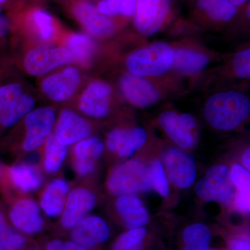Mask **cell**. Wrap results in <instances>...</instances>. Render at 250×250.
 <instances>
[{
	"label": "cell",
	"mask_w": 250,
	"mask_h": 250,
	"mask_svg": "<svg viewBox=\"0 0 250 250\" xmlns=\"http://www.w3.org/2000/svg\"><path fill=\"white\" fill-rule=\"evenodd\" d=\"M250 111V101L246 95L229 91L212 96L206 104L204 114L213 127L230 131L246 121Z\"/></svg>",
	"instance_id": "1"
},
{
	"label": "cell",
	"mask_w": 250,
	"mask_h": 250,
	"mask_svg": "<svg viewBox=\"0 0 250 250\" xmlns=\"http://www.w3.org/2000/svg\"><path fill=\"white\" fill-rule=\"evenodd\" d=\"M173 54V50L167 44L156 42L129 55L126 65L136 76H159L172 66Z\"/></svg>",
	"instance_id": "2"
},
{
	"label": "cell",
	"mask_w": 250,
	"mask_h": 250,
	"mask_svg": "<svg viewBox=\"0 0 250 250\" xmlns=\"http://www.w3.org/2000/svg\"><path fill=\"white\" fill-rule=\"evenodd\" d=\"M107 188L112 194L119 196L147 191L151 188L149 170L138 159L127 161L113 169Z\"/></svg>",
	"instance_id": "3"
},
{
	"label": "cell",
	"mask_w": 250,
	"mask_h": 250,
	"mask_svg": "<svg viewBox=\"0 0 250 250\" xmlns=\"http://www.w3.org/2000/svg\"><path fill=\"white\" fill-rule=\"evenodd\" d=\"M197 196L207 202L229 204L234 197V189L227 166H211L200 179L195 189Z\"/></svg>",
	"instance_id": "4"
},
{
	"label": "cell",
	"mask_w": 250,
	"mask_h": 250,
	"mask_svg": "<svg viewBox=\"0 0 250 250\" xmlns=\"http://www.w3.org/2000/svg\"><path fill=\"white\" fill-rule=\"evenodd\" d=\"M34 101L23 92L21 85L9 83L0 87V125L9 127L33 109Z\"/></svg>",
	"instance_id": "5"
},
{
	"label": "cell",
	"mask_w": 250,
	"mask_h": 250,
	"mask_svg": "<svg viewBox=\"0 0 250 250\" xmlns=\"http://www.w3.org/2000/svg\"><path fill=\"white\" fill-rule=\"evenodd\" d=\"M72 61L71 52L67 47L42 45L28 52L24 65L29 75L40 77Z\"/></svg>",
	"instance_id": "6"
},
{
	"label": "cell",
	"mask_w": 250,
	"mask_h": 250,
	"mask_svg": "<svg viewBox=\"0 0 250 250\" xmlns=\"http://www.w3.org/2000/svg\"><path fill=\"white\" fill-rule=\"evenodd\" d=\"M134 25L141 34L150 36L160 29L170 12L171 0H136Z\"/></svg>",
	"instance_id": "7"
},
{
	"label": "cell",
	"mask_w": 250,
	"mask_h": 250,
	"mask_svg": "<svg viewBox=\"0 0 250 250\" xmlns=\"http://www.w3.org/2000/svg\"><path fill=\"white\" fill-rule=\"evenodd\" d=\"M159 124L166 134L176 144L184 149L195 147L197 143V123L190 115H179L172 111H165L161 115Z\"/></svg>",
	"instance_id": "8"
},
{
	"label": "cell",
	"mask_w": 250,
	"mask_h": 250,
	"mask_svg": "<svg viewBox=\"0 0 250 250\" xmlns=\"http://www.w3.org/2000/svg\"><path fill=\"white\" fill-rule=\"evenodd\" d=\"M166 172L171 183L180 189L191 187L196 178V166L193 159L183 151L172 148L164 155Z\"/></svg>",
	"instance_id": "9"
},
{
	"label": "cell",
	"mask_w": 250,
	"mask_h": 250,
	"mask_svg": "<svg viewBox=\"0 0 250 250\" xmlns=\"http://www.w3.org/2000/svg\"><path fill=\"white\" fill-rule=\"evenodd\" d=\"M55 114L49 107H41L31 111L26 115V136L23 149L31 152L40 147L48 137L53 126Z\"/></svg>",
	"instance_id": "10"
},
{
	"label": "cell",
	"mask_w": 250,
	"mask_h": 250,
	"mask_svg": "<svg viewBox=\"0 0 250 250\" xmlns=\"http://www.w3.org/2000/svg\"><path fill=\"white\" fill-rule=\"evenodd\" d=\"M72 229V241L88 250L104 243L110 235L107 223L96 215L85 216Z\"/></svg>",
	"instance_id": "11"
},
{
	"label": "cell",
	"mask_w": 250,
	"mask_h": 250,
	"mask_svg": "<svg viewBox=\"0 0 250 250\" xmlns=\"http://www.w3.org/2000/svg\"><path fill=\"white\" fill-rule=\"evenodd\" d=\"M91 131V126L85 118L70 109L61 112L56 126V139L62 146H68L86 139Z\"/></svg>",
	"instance_id": "12"
},
{
	"label": "cell",
	"mask_w": 250,
	"mask_h": 250,
	"mask_svg": "<svg viewBox=\"0 0 250 250\" xmlns=\"http://www.w3.org/2000/svg\"><path fill=\"white\" fill-rule=\"evenodd\" d=\"M80 83V72L75 67H69L45 79L41 88L49 99L62 103L72 98Z\"/></svg>",
	"instance_id": "13"
},
{
	"label": "cell",
	"mask_w": 250,
	"mask_h": 250,
	"mask_svg": "<svg viewBox=\"0 0 250 250\" xmlns=\"http://www.w3.org/2000/svg\"><path fill=\"white\" fill-rule=\"evenodd\" d=\"M96 202L93 192L83 188L72 190L67 197L62 209L61 223L62 228L72 229L92 210Z\"/></svg>",
	"instance_id": "14"
},
{
	"label": "cell",
	"mask_w": 250,
	"mask_h": 250,
	"mask_svg": "<svg viewBox=\"0 0 250 250\" xmlns=\"http://www.w3.org/2000/svg\"><path fill=\"white\" fill-rule=\"evenodd\" d=\"M110 95L111 88L108 83L93 82L81 96V111L90 118H104L109 111Z\"/></svg>",
	"instance_id": "15"
},
{
	"label": "cell",
	"mask_w": 250,
	"mask_h": 250,
	"mask_svg": "<svg viewBox=\"0 0 250 250\" xmlns=\"http://www.w3.org/2000/svg\"><path fill=\"white\" fill-rule=\"evenodd\" d=\"M74 14L85 29L95 37L104 39L112 35L114 31L113 21L89 2L79 3L74 8Z\"/></svg>",
	"instance_id": "16"
},
{
	"label": "cell",
	"mask_w": 250,
	"mask_h": 250,
	"mask_svg": "<svg viewBox=\"0 0 250 250\" xmlns=\"http://www.w3.org/2000/svg\"><path fill=\"white\" fill-rule=\"evenodd\" d=\"M9 218L15 228L27 234H36L43 228L39 206L31 200L16 202L11 208Z\"/></svg>",
	"instance_id": "17"
},
{
	"label": "cell",
	"mask_w": 250,
	"mask_h": 250,
	"mask_svg": "<svg viewBox=\"0 0 250 250\" xmlns=\"http://www.w3.org/2000/svg\"><path fill=\"white\" fill-rule=\"evenodd\" d=\"M121 86L126 100L137 107H148L159 100V95L156 88L140 76L125 75L121 79Z\"/></svg>",
	"instance_id": "18"
},
{
	"label": "cell",
	"mask_w": 250,
	"mask_h": 250,
	"mask_svg": "<svg viewBox=\"0 0 250 250\" xmlns=\"http://www.w3.org/2000/svg\"><path fill=\"white\" fill-rule=\"evenodd\" d=\"M147 140V133L141 128L115 129L108 135L106 145L120 157H129L141 148Z\"/></svg>",
	"instance_id": "19"
},
{
	"label": "cell",
	"mask_w": 250,
	"mask_h": 250,
	"mask_svg": "<svg viewBox=\"0 0 250 250\" xmlns=\"http://www.w3.org/2000/svg\"><path fill=\"white\" fill-rule=\"evenodd\" d=\"M116 206L123 223L129 229L143 228L149 222L147 210L136 195H121L117 200Z\"/></svg>",
	"instance_id": "20"
},
{
	"label": "cell",
	"mask_w": 250,
	"mask_h": 250,
	"mask_svg": "<svg viewBox=\"0 0 250 250\" xmlns=\"http://www.w3.org/2000/svg\"><path fill=\"white\" fill-rule=\"evenodd\" d=\"M69 186L65 180L57 179L46 188L41 199V207L50 218L59 216L62 213Z\"/></svg>",
	"instance_id": "21"
},
{
	"label": "cell",
	"mask_w": 250,
	"mask_h": 250,
	"mask_svg": "<svg viewBox=\"0 0 250 250\" xmlns=\"http://www.w3.org/2000/svg\"><path fill=\"white\" fill-rule=\"evenodd\" d=\"M208 62V57L197 51L177 49L174 52L172 65L182 73L194 74L203 70Z\"/></svg>",
	"instance_id": "22"
},
{
	"label": "cell",
	"mask_w": 250,
	"mask_h": 250,
	"mask_svg": "<svg viewBox=\"0 0 250 250\" xmlns=\"http://www.w3.org/2000/svg\"><path fill=\"white\" fill-rule=\"evenodd\" d=\"M9 174L14 187L21 191H34L41 185L40 174L30 166L18 164L12 166L9 169Z\"/></svg>",
	"instance_id": "23"
},
{
	"label": "cell",
	"mask_w": 250,
	"mask_h": 250,
	"mask_svg": "<svg viewBox=\"0 0 250 250\" xmlns=\"http://www.w3.org/2000/svg\"><path fill=\"white\" fill-rule=\"evenodd\" d=\"M182 239V250H209L211 233L205 224H192L184 230Z\"/></svg>",
	"instance_id": "24"
},
{
	"label": "cell",
	"mask_w": 250,
	"mask_h": 250,
	"mask_svg": "<svg viewBox=\"0 0 250 250\" xmlns=\"http://www.w3.org/2000/svg\"><path fill=\"white\" fill-rule=\"evenodd\" d=\"M197 4L213 21L227 22L236 13V6L229 0H197Z\"/></svg>",
	"instance_id": "25"
},
{
	"label": "cell",
	"mask_w": 250,
	"mask_h": 250,
	"mask_svg": "<svg viewBox=\"0 0 250 250\" xmlns=\"http://www.w3.org/2000/svg\"><path fill=\"white\" fill-rule=\"evenodd\" d=\"M67 49L71 52L73 60L82 64L89 63L95 46L93 41L88 36L83 34H74L67 39Z\"/></svg>",
	"instance_id": "26"
},
{
	"label": "cell",
	"mask_w": 250,
	"mask_h": 250,
	"mask_svg": "<svg viewBox=\"0 0 250 250\" xmlns=\"http://www.w3.org/2000/svg\"><path fill=\"white\" fill-rule=\"evenodd\" d=\"M67 153V146L58 142L54 134H49L45 143L44 167L49 173L57 172L62 166Z\"/></svg>",
	"instance_id": "27"
},
{
	"label": "cell",
	"mask_w": 250,
	"mask_h": 250,
	"mask_svg": "<svg viewBox=\"0 0 250 250\" xmlns=\"http://www.w3.org/2000/svg\"><path fill=\"white\" fill-rule=\"evenodd\" d=\"M147 234L144 227L131 229L117 238L112 250H144Z\"/></svg>",
	"instance_id": "28"
},
{
	"label": "cell",
	"mask_w": 250,
	"mask_h": 250,
	"mask_svg": "<svg viewBox=\"0 0 250 250\" xmlns=\"http://www.w3.org/2000/svg\"><path fill=\"white\" fill-rule=\"evenodd\" d=\"M104 150L103 143L97 137L88 138L77 143L74 149L77 160L96 161Z\"/></svg>",
	"instance_id": "29"
},
{
	"label": "cell",
	"mask_w": 250,
	"mask_h": 250,
	"mask_svg": "<svg viewBox=\"0 0 250 250\" xmlns=\"http://www.w3.org/2000/svg\"><path fill=\"white\" fill-rule=\"evenodd\" d=\"M136 0H103L98 4V9L105 16H131L134 14Z\"/></svg>",
	"instance_id": "30"
},
{
	"label": "cell",
	"mask_w": 250,
	"mask_h": 250,
	"mask_svg": "<svg viewBox=\"0 0 250 250\" xmlns=\"http://www.w3.org/2000/svg\"><path fill=\"white\" fill-rule=\"evenodd\" d=\"M149 170L151 188L163 197H167L169 194V186L164 166L160 161H153Z\"/></svg>",
	"instance_id": "31"
},
{
	"label": "cell",
	"mask_w": 250,
	"mask_h": 250,
	"mask_svg": "<svg viewBox=\"0 0 250 250\" xmlns=\"http://www.w3.org/2000/svg\"><path fill=\"white\" fill-rule=\"evenodd\" d=\"M25 239L7 225L0 228V250H21Z\"/></svg>",
	"instance_id": "32"
},
{
	"label": "cell",
	"mask_w": 250,
	"mask_h": 250,
	"mask_svg": "<svg viewBox=\"0 0 250 250\" xmlns=\"http://www.w3.org/2000/svg\"><path fill=\"white\" fill-rule=\"evenodd\" d=\"M33 20L42 40H50L53 36L54 29L50 15L42 10H37L33 14Z\"/></svg>",
	"instance_id": "33"
},
{
	"label": "cell",
	"mask_w": 250,
	"mask_h": 250,
	"mask_svg": "<svg viewBox=\"0 0 250 250\" xmlns=\"http://www.w3.org/2000/svg\"><path fill=\"white\" fill-rule=\"evenodd\" d=\"M229 178L238 191H250V174L243 166L234 164L229 172Z\"/></svg>",
	"instance_id": "34"
},
{
	"label": "cell",
	"mask_w": 250,
	"mask_h": 250,
	"mask_svg": "<svg viewBox=\"0 0 250 250\" xmlns=\"http://www.w3.org/2000/svg\"><path fill=\"white\" fill-rule=\"evenodd\" d=\"M250 49L238 52L233 57V65L235 73L240 78H249L250 76Z\"/></svg>",
	"instance_id": "35"
},
{
	"label": "cell",
	"mask_w": 250,
	"mask_h": 250,
	"mask_svg": "<svg viewBox=\"0 0 250 250\" xmlns=\"http://www.w3.org/2000/svg\"><path fill=\"white\" fill-rule=\"evenodd\" d=\"M46 250H88L73 241L63 242L54 240L49 242Z\"/></svg>",
	"instance_id": "36"
},
{
	"label": "cell",
	"mask_w": 250,
	"mask_h": 250,
	"mask_svg": "<svg viewBox=\"0 0 250 250\" xmlns=\"http://www.w3.org/2000/svg\"><path fill=\"white\" fill-rule=\"evenodd\" d=\"M235 197L237 209L243 213H248L250 211V191H238Z\"/></svg>",
	"instance_id": "37"
},
{
	"label": "cell",
	"mask_w": 250,
	"mask_h": 250,
	"mask_svg": "<svg viewBox=\"0 0 250 250\" xmlns=\"http://www.w3.org/2000/svg\"><path fill=\"white\" fill-rule=\"evenodd\" d=\"M229 250H250V239L248 236H238L229 242Z\"/></svg>",
	"instance_id": "38"
},
{
	"label": "cell",
	"mask_w": 250,
	"mask_h": 250,
	"mask_svg": "<svg viewBox=\"0 0 250 250\" xmlns=\"http://www.w3.org/2000/svg\"><path fill=\"white\" fill-rule=\"evenodd\" d=\"M95 167V161L77 159L75 164V170L80 176H85L91 173Z\"/></svg>",
	"instance_id": "39"
},
{
	"label": "cell",
	"mask_w": 250,
	"mask_h": 250,
	"mask_svg": "<svg viewBox=\"0 0 250 250\" xmlns=\"http://www.w3.org/2000/svg\"><path fill=\"white\" fill-rule=\"evenodd\" d=\"M9 29V23L4 16L0 15V38L4 37L7 34Z\"/></svg>",
	"instance_id": "40"
},
{
	"label": "cell",
	"mask_w": 250,
	"mask_h": 250,
	"mask_svg": "<svg viewBox=\"0 0 250 250\" xmlns=\"http://www.w3.org/2000/svg\"><path fill=\"white\" fill-rule=\"evenodd\" d=\"M242 162H243V165H244L245 167H246L247 170L249 171L250 169V148H248V149H246V152H245L244 154H243V157H242Z\"/></svg>",
	"instance_id": "41"
},
{
	"label": "cell",
	"mask_w": 250,
	"mask_h": 250,
	"mask_svg": "<svg viewBox=\"0 0 250 250\" xmlns=\"http://www.w3.org/2000/svg\"><path fill=\"white\" fill-rule=\"evenodd\" d=\"M235 6L245 4L248 0H229Z\"/></svg>",
	"instance_id": "42"
},
{
	"label": "cell",
	"mask_w": 250,
	"mask_h": 250,
	"mask_svg": "<svg viewBox=\"0 0 250 250\" xmlns=\"http://www.w3.org/2000/svg\"><path fill=\"white\" fill-rule=\"evenodd\" d=\"M7 225L6 224V220H5L4 215L1 212H0V228Z\"/></svg>",
	"instance_id": "43"
},
{
	"label": "cell",
	"mask_w": 250,
	"mask_h": 250,
	"mask_svg": "<svg viewBox=\"0 0 250 250\" xmlns=\"http://www.w3.org/2000/svg\"><path fill=\"white\" fill-rule=\"evenodd\" d=\"M6 1V0H0V6H1V5L4 4L5 1Z\"/></svg>",
	"instance_id": "44"
},
{
	"label": "cell",
	"mask_w": 250,
	"mask_h": 250,
	"mask_svg": "<svg viewBox=\"0 0 250 250\" xmlns=\"http://www.w3.org/2000/svg\"><path fill=\"white\" fill-rule=\"evenodd\" d=\"M248 18H250V5H248Z\"/></svg>",
	"instance_id": "45"
},
{
	"label": "cell",
	"mask_w": 250,
	"mask_h": 250,
	"mask_svg": "<svg viewBox=\"0 0 250 250\" xmlns=\"http://www.w3.org/2000/svg\"><path fill=\"white\" fill-rule=\"evenodd\" d=\"M209 250H220L216 249V248H214V249H210Z\"/></svg>",
	"instance_id": "46"
},
{
	"label": "cell",
	"mask_w": 250,
	"mask_h": 250,
	"mask_svg": "<svg viewBox=\"0 0 250 250\" xmlns=\"http://www.w3.org/2000/svg\"><path fill=\"white\" fill-rule=\"evenodd\" d=\"M39 250L34 249V250Z\"/></svg>",
	"instance_id": "47"
}]
</instances>
